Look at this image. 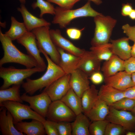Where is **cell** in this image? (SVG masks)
I'll use <instances>...</instances> for the list:
<instances>
[{
	"mask_svg": "<svg viewBox=\"0 0 135 135\" xmlns=\"http://www.w3.org/2000/svg\"><path fill=\"white\" fill-rule=\"evenodd\" d=\"M48 63L46 70L40 77L35 80L29 78L22 83V88L25 93L32 96L37 91L45 88L65 74L60 66L53 62L48 56L43 52Z\"/></svg>",
	"mask_w": 135,
	"mask_h": 135,
	"instance_id": "6da1fadb",
	"label": "cell"
},
{
	"mask_svg": "<svg viewBox=\"0 0 135 135\" xmlns=\"http://www.w3.org/2000/svg\"><path fill=\"white\" fill-rule=\"evenodd\" d=\"M0 40L4 54L0 60V66L7 63H14L23 65L27 68L39 67L33 58L20 51L13 43L12 40L2 33L1 29Z\"/></svg>",
	"mask_w": 135,
	"mask_h": 135,
	"instance_id": "7a4b0ae2",
	"label": "cell"
},
{
	"mask_svg": "<svg viewBox=\"0 0 135 135\" xmlns=\"http://www.w3.org/2000/svg\"><path fill=\"white\" fill-rule=\"evenodd\" d=\"M102 14L97 12L91 6L90 1H88L83 6L74 10L67 9L59 6L55 8L54 16L52 23L58 24L62 28H66L71 21L76 18L83 17H94Z\"/></svg>",
	"mask_w": 135,
	"mask_h": 135,
	"instance_id": "3957f363",
	"label": "cell"
},
{
	"mask_svg": "<svg viewBox=\"0 0 135 135\" xmlns=\"http://www.w3.org/2000/svg\"><path fill=\"white\" fill-rule=\"evenodd\" d=\"M44 71L43 69L39 67L18 69L13 66L7 68L0 66V77L3 80L0 90L8 88L12 85H22L25 79L36 73Z\"/></svg>",
	"mask_w": 135,
	"mask_h": 135,
	"instance_id": "277c9868",
	"label": "cell"
},
{
	"mask_svg": "<svg viewBox=\"0 0 135 135\" xmlns=\"http://www.w3.org/2000/svg\"><path fill=\"white\" fill-rule=\"evenodd\" d=\"M94 21L95 28L94 36L91 42L92 46L108 43L116 20L102 14L94 17Z\"/></svg>",
	"mask_w": 135,
	"mask_h": 135,
	"instance_id": "5b68a950",
	"label": "cell"
},
{
	"mask_svg": "<svg viewBox=\"0 0 135 135\" xmlns=\"http://www.w3.org/2000/svg\"><path fill=\"white\" fill-rule=\"evenodd\" d=\"M50 26H43L33 30L32 32L35 35L38 47L40 51L43 52L51 60L58 65L60 55L50 36Z\"/></svg>",
	"mask_w": 135,
	"mask_h": 135,
	"instance_id": "8992f818",
	"label": "cell"
},
{
	"mask_svg": "<svg viewBox=\"0 0 135 135\" xmlns=\"http://www.w3.org/2000/svg\"><path fill=\"white\" fill-rule=\"evenodd\" d=\"M16 102L6 101L2 102L0 106H4L10 113L14 124L26 119H35L42 123L45 118L34 111L28 105Z\"/></svg>",
	"mask_w": 135,
	"mask_h": 135,
	"instance_id": "52a82bcc",
	"label": "cell"
},
{
	"mask_svg": "<svg viewBox=\"0 0 135 135\" xmlns=\"http://www.w3.org/2000/svg\"><path fill=\"white\" fill-rule=\"evenodd\" d=\"M76 115L60 100L52 101L50 105L46 118L47 119L55 122H72Z\"/></svg>",
	"mask_w": 135,
	"mask_h": 135,
	"instance_id": "ba28073f",
	"label": "cell"
},
{
	"mask_svg": "<svg viewBox=\"0 0 135 135\" xmlns=\"http://www.w3.org/2000/svg\"><path fill=\"white\" fill-rule=\"evenodd\" d=\"M26 93L21 96L23 101L28 103L30 106L34 111L45 118L49 107L52 101L50 96L44 90L40 94L33 96H29Z\"/></svg>",
	"mask_w": 135,
	"mask_h": 135,
	"instance_id": "9c48e42d",
	"label": "cell"
},
{
	"mask_svg": "<svg viewBox=\"0 0 135 135\" xmlns=\"http://www.w3.org/2000/svg\"><path fill=\"white\" fill-rule=\"evenodd\" d=\"M16 41L18 43L25 47L28 54L33 58L37 62L39 67L44 71L47 67L44 59L40 55L35 36L32 32L27 31Z\"/></svg>",
	"mask_w": 135,
	"mask_h": 135,
	"instance_id": "30bf717a",
	"label": "cell"
},
{
	"mask_svg": "<svg viewBox=\"0 0 135 135\" xmlns=\"http://www.w3.org/2000/svg\"><path fill=\"white\" fill-rule=\"evenodd\" d=\"M109 106V112L105 119L122 126L126 131L135 130V116L130 112L118 110Z\"/></svg>",
	"mask_w": 135,
	"mask_h": 135,
	"instance_id": "8fae6325",
	"label": "cell"
},
{
	"mask_svg": "<svg viewBox=\"0 0 135 135\" xmlns=\"http://www.w3.org/2000/svg\"><path fill=\"white\" fill-rule=\"evenodd\" d=\"M70 76V74H65L44 88L52 102L60 100L71 88Z\"/></svg>",
	"mask_w": 135,
	"mask_h": 135,
	"instance_id": "7c38bea8",
	"label": "cell"
},
{
	"mask_svg": "<svg viewBox=\"0 0 135 135\" xmlns=\"http://www.w3.org/2000/svg\"><path fill=\"white\" fill-rule=\"evenodd\" d=\"M51 38L56 48L62 49L67 52L80 57H81L85 50L75 46L70 41L64 37L60 30L58 29H50Z\"/></svg>",
	"mask_w": 135,
	"mask_h": 135,
	"instance_id": "4fadbf2b",
	"label": "cell"
},
{
	"mask_svg": "<svg viewBox=\"0 0 135 135\" xmlns=\"http://www.w3.org/2000/svg\"><path fill=\"white\" fill-rule=\"evenodd\" d=\"M101 61L92 52L85 50L80 57L77 68L90 76L94 73L100 71Z\"/></svg>",
	"mask_w": 135,
	"mask_h": 135,
	"instance_id": "5bb4252c",
	"label": "cell"
},
{
	"mask_svg": "<svg viewBox=\"0 0 135 135\" xmlns=\"http://www.w3.org/2000/svg\"><path fill=\"white\" fill-rule=\"evenodd\" d=\"M104 81L105 84L122 91L135 85L132 80L131 74L125 70L104 78Z\"/></svg>",
	"mask_w": 135,
	"mask_h": 135,
	"instance_id": "9a60e30c",
	"label": "cell"
},
{
	"mask_svg": "<svg viewBox=\"0 0 135 135\" xmlns=\"http://www.w3.org/2000/svg\"><path fill=\"white\" fill-rule=\"evenodd\" d=\"M88 77L78 68L70 74V84L71 88L81 98L83 93L90 86Z\"/></svg>",
	"mask_w": 135,
	"mask_h": 135,
	"instance_id": "2e32d148",
	"label": "cell"
},
{
	"mask_svg": "<svg viewBox=\"0 0 135 135\" xmlns=\"http://www.w3.org/2000/svg\"><path fill=\"white\" fill-rule=\"evenodd\" d=\"M18 10L22 14L24 22L28 31L31 32L35 28L43 26H50L51 24L42 18H38L28 11L24 4H21Z\"/></svg>",
	"mask_w": 135,
	"mask_h": 135,
	"instance_id": "e0dca14e",
	"label": "cell"
},
{
	"mask_svg": "<svg viewBox=\"0 0 135 135\" xmlns=\"http://www.w3.org/2000/svg\"><path fill=\"white\" fill-rule=\"evenodd\" d=\"M0 112V129L3 135H24L15 127L13 117L6 108L1 106Z\"/></svg>",
	"mask_w": 135,
	"mask_h": 135,
	"instance_id": "ac0fdd59",
	"label": "cell"
},
{
	"mask_svg": "<svg viewBox=\"0 0 135 135\" xmlns=\"http://www.w3.org/2000/svg\"><path fill=\"white\" fill-rule=\"evenodd\" d=\"M129 40L128 37H124L110 40L111 49L113 54L124 61L131 57L132 46L129 44Z\"/></svg>",
	"mask_w": 135,
	"mask_h": 135,
	"instance_id": "d6986e66",
	"label": "cell"
},
{
	"mask_svg": "<svg viewBox=\"0 0 135 135\" xmlns=\"http://www.w3.org/2000/svg\"><path fill=\"white\" fill-rule=\"evenodd\" d=\"M57 48L60 55L58 65L65 74H71L77 69L80 57L65 52L60 48Z\"/></svg>",
	"mask_w": 135,
	"mask_h": 135,
	"instance_id": "ffe728a7",
	"label": "cell"
},
{
	"mask_svg": "<svg viewBox=\"0 0 135 135\" xmlns=\"http://www.w3.org/2000/svg\"><path fill=\"white\" fill-rule=\"evenodd\" d=\"M18 131L27 135H44L46 132L43 123L35 119L30 122L22 121L14 124Z\"/></svg>",
	"mask_w": 135,
	"mask_h": 135,
	"instance_id": "44dd1931",
	"label": "cell"
},
{
	"mask_svg": "<svg viewBox=\"0 0 135 135\" xmlns=\"http://www.w3.org/2000/svg\"><path fill=\"white\" fill-rule=\"evenodd\" d=\"M98 96L109 106L125 97L124 91L118 90L105 84L100 87Z\"/></svg>",
	"mask_w": 135,
	"mask_h": 135,
	"instance_id": "7402d4cb",
	"label": "cell"
},
{
	"mask_svg": "<svg viewBox=\"0 0 135 135\" xmlns=\"http://www.w3.org/2000/svg\"><path fill=\"white\" fill-rule=\"evenodd\" d=\"M101 70L104 78L111 76L125 70L124 60L114 54L109 59L105 61Z\"/></svg>",
	"mask_w": 135,
	"mask_h": 135,
	"instance_id": "603a6c76",
	"label": "cell"
},
{
	"mask_svg": "<svg viewBox=\"0 0 135 135\" xmlns=\"http://www.w3.org/2000/svg\"><path fill=\"white\" fill-rule=\"evenodd\" d=\"M109 106L98 97L92 108L86 114L92 121L106 119L109 113Z\"/></svg>",
	"mask_w": 135,
	"mask_h": 135,
	"instance_id": "cb8c5ba5",
	"label": "cell"
},
{
	"mask_svg": "<svg viewBox=\"0 0 135 135\" xmlns=\"http://www.w3.org/2000/svg\"><path fill=\"white\" fill-rule=\"evenodd\" d=\"M90 119L83 112L76 115L71 124L72 135H90L89 128L91 123Z\"/></svg>",
	"mask_w": 135,
	"mask_h": 135,
	"instance_id": "d4e9b609",
	"label": "cell"
},
{
	"mask_svg": "<svg viewBox=\"0 0 135 135\" xmlns=\"http://www.w3.org/2000/svg\"><path fill=\"white\" fill-rule=\"evenodd\" d=\"M98 91L93 84L83 94L81 97L83 113L85 114L91 110L98 98Z\"/></svg>",
	"mask_w": 135,
	"mask_h": 135,
	"instance_id": "484cf974",
	"label": "cell"
},
{
	"mask_svg": "<svg viewBox=\"0 0 135 135\" xmlns=\"http://www.w3.org/2000/svg\"><path fill=\"white\" fill-rule=\"evenodd\" d=\"M77 115L83 112L81 98L71 88L60 100Z\"/></svg>",
	"mask_w": 135,
	"mask_h": 135,
	"instance_id": "4316f807",
	"label": "cell"
},
{
	"mask_svg": "<svg viewBox=\"0 0 135 135\" xmlns=\"http://www.w3.org/2000/svg\"><path fill=\"white\" fill-rule=\"evenodd\" d=\"M21 84L13 85L11 87L0 90V104L4 101H11L22 103L20 95V90Z\"/></svg>",
	"mask_w": 135,
	"mask_h": 135,
	"instance_id": "83f0119b",
	"label": "cell"
},
{
	"mask_svg": "<svg viewBox=\"0 0 135 135\" xmlns=\"http://www.w3.org/2000/svg\"><path fill=\"white\" fill-rule=\"evenodd\" d=\"M11 21L10 28L4 34L13 41L20 38L28 30L24 22H18L13 16L11 17Z\"/></svg>",
	"mask_w": 135,
	"mask_h": 135,
	"instance_id": "f1b7e54d",
	"label": "cell"
},
{
	"mask_svg": "<svg viewBox=\"0 0 135 135\" xmlns=\"http://www.w3.org/2000/svg\"><path fill=\"white\" fill-rule=\"evenodd\" d=\"M111 44L108 43L95 46L90 48L98 58L101 61L107 60L114 54L111 49Z\"/></svg>",
	"mask_w": 135,
	"mask_h": 135,
	"instance_id": "f546056e",
	"label": "cell"
},
{
	"mask_svg": "<svg viewBox=\"0 0 135 135\" xmlns=\"http://www.w3.org/2000/svg\"><path fill=\"white\" fill-rule=\"evenodd\" d=\"M31 6L33 9L38 8L40 10V16L42 18L44 14H49L54 15L55 8L50 3L44 0H36V2L33 3Z\"/></svg>",
	"mask_w": 135,
	"mask_h": 135,
	"instance_id": "4dcf8cb0",
	"label": "cell"
},
{
	"mask_svg": "<svg viewBox=\"0 0 135 135\" xmlns=\"http://www.w3.org/2000/svg\"><path fill=\"white\" fill-rule=\"evenodd\" d=\"M109 122L106 119L93 121L89 128L90 135H104L106 126Z\"/></svg>",
	"mask_w": 135,
	"mask_h": 135,
	"instance_id": "1f68e13d",
	"label": "cell"
},
{
	"mask_svg": "<svg viewBox=\"0 0 135 135\" xmlns=\"http://www.w3.org/2000/svg\"><path fill=\"white\" fill-rule=\"evenodd\" d=\"M135 106V100L124 97L111 105L116 109L130 111Z\"/></svg>",
	"mask_w": 135,
	"mask_h": 135,
	"instance_id": "d6a6232c",
	"label": "cell"
},
{
	"mask_svg": "<svg viewBox=\"0 0 135 135\" xmlns=\"http://www.w3.org/2000/svg\"><path fill=\"white\" fill-rule=\"evenodd\" d=\"M126 131L122 126L109 122L106 126L104 135H122L126 134Z\"/></svg>",
	"mask_w": 135,
	"mask_h": 135,
	"instance_id": "836d02e7",
	"label": "cell"
},
{
	"mask_svg": "<svg viewBox=\"0 0 135 135\" xmlns=\"http://www.w3.org/2000/svg\"><path fill=\"white\" fill-rule=\"evenodd\" d=\"M52 122L58 130L59 135H72V127L70 122Z\"/></svg>",
	"mask_w": 135,
	"mask_h": 135,
	"instance_id": "e575fe53",
	"label": "cell"
},
{
	"mask_svg": "<svg viewBox=\"0 0 135 135\" xmlns=\"http://www.w3.org/2000/svg\"><path fill=\"white\" fill-rule=\"evenodd\" d=\"M57 4L58 6L67 9H72L74 4L80 0H46Z\"/></svg>",
	"mask_w": 135,
	"mask_h": 135,
	"instance_id": "d590c367",
	"label": "cell"
},
{
	"mask_svg": "<svg viewBox=\"0 0 135 135\" xmlns=\"http://www.w3.org/2000/svg\"><path fill=\"white\" fill-rule=\"evenodd\" d=\"M43 123L47 135H59L58 130L52 121L47 119Z\"/></svg>",
	"mask_w": 135,
	"mask_h": 135,
	"instance_id": "8d00e7d4",
	"label": "cell"
},
{
	"mask_svg": "<svg viewBox=\"0 0 135 135\" xmlns=\"http://www.w3.org/2000/svg\"><path fill=\"white\" fill-rule=\"evenodd\" d=\"M84 28L81 29L76 28H68L66 30L67 35L70 39L73 40H78L80 39L82 35V32Z\"/></svg>",
	"mask_w": 135,
	"mask_h": 135,
	"instance_id": "74e56055",
	"label": "cell"
},
{
	"mask_svg": "<svg viewBox=\"0 0 135 135\" xmlns=\"http://www.w3.org/2000/svg\"><path fill=\"white\" fill-rule=\"evenodd\" d=\"M122 29L129 40L135 42V26L126 24L122 26Z\"/></svg>",
	"mask_w": 135,
	"mask_h": 135,
	"instance_id": "f35d334b",
	"label": "cell"
},
{
	"mask_svg": "<svg viewBox=\"0 0 135 135\" xmlns=\"http://www.w3.org/2000/svg\"><path fill=\"white\" fill-rule=\"evenodd\" d=\"M124 62L125 71L130 74L135 72V57H131Z\"/></svg>",
	"mask_w": 135,
	"mask_h": 135,
	"instance_id": "ab89813d",
	"label": "cell"
},
{
	"mask_svg": "<svg viewBox=\"0 0 135 135\" xmlns=\"http://www.w3.org/2000/svg\"><path fill=\"white\" fill-rule=\"evenodd\" d=\"M90 79L94 84H98L101 83L104 80V76L100 71L95 72L90 76Z\"/></svg>",
	"mask_w": 135,
	"mask_h": 135,
	"instance_id": "60d3db41",
	"label": "cell"
},
{
	"mask_svg": "<svg viewBox=\"0 0 135 135\" xmlns=\"http://www.w3.org/2000/svg\"><path fill=\"white\" fill-rule=\"evenodd\" d=\"M133 9L131 4L128 3L126 4H123L122 5L121 14L124 16H128Z\"/></svg>",
	"mask_w": 135,
	"mask_h": 135,
	"instance_id": "b9f144b4",
	"label": "cell"
},
{
	"mask_svg": "<svg viewBox=\"0 0 135 135\" xmlns=\"http://www.w3.org/2000/svg\"><path fill=\"white\" fill-rule=\"evenodd\" d=\"M124 91L125 97L135 100V85L128 88Z\"/></svg>",
	"mask_w": 135,
	"mask_h": 135,
	"instance_id": "7bdbcfd3",
	"label": "cell"
},
{
	"mask_svg": "<svg viewBox=\"0 0 135 135\" xmlns=\"http://www.w3.org/2000/svg\"><path fill=\"white\" fill-rule=\"evenodd\" d=\"M130 18L133 20H135V9H133L128 16Z\"/></svg>",
	"mask_w": 135,
	"mask_h": 135,
	"instance_id": "ee69618b",
	"label": "cell"
},
{
	"mask_svg": "<svg viewBox=\"0 0 135 135\" xmlns=\"http://www.w3.org/2000/svg\"><path fill=\"white\" fill-rule=\"evenodd\" d=\"M131 56V57H135V42H134V44L132 46Z\"/></svg>",
	"mask_w": 135,
	"mask_h": 135,
	"instance_id": "f6af8a7d",
	"label": "cell"
},
{
	"mask_svg": "<svg viewBox=\"0 0 135 135\" xmlns=\"http://www.w3.org/2000/svg\"><path fill=\"white\" fill-rule=\"evenodd\" d=\"M92 2L97 5H99L102 3V1L101 0H88Z\"/></svg>",
	"mask_w": 135,
	"mask_h": 135,
	"instance_id": "bcb514c9",
	"label": "cell"
},
{
	"mask_svg": "<svg viewBox=\"0 0 135 135\" xmlns=\"http://www.w3.org/2000/svg\"><path fill=\"white\" fill-rule=\"evenodd\" d=\"M125 134L126 135H135V130L134 131H128Z\"/></svg>",
	"mask_w": 135,
	"mask_h": 135,
	"instance_id": "7dc6e473",
	"label": "cell"
},
{
	"mask_svg": "<svg viewBox=\"0 0 135 135\" xmlns=\"http://www.w3.org/2000/svg\"><path fill=\"white\" fill-rule=\"evenodd\" d=\"M133 82L135 85V72L131 74Z\"/></svg>",
	"mask_w": 135,
	"mask_h": 135,
	"instance_id": "c3c4849f",
	"label": "cell"
},
{
	"mask_svg": "<svg viewBox=\"0 0 135 135\" xmlns=\"http://www.w3.org/2000/svg\"><path fill=\"white\" fill-rule=\"evenodd\" d=\"M130 112L132 114L135 116V106Z\"/></svg>",
	"mask_w": 135,
	"mask_h": 135,
	"instance_id": "681fc988",
	"label": "cell"
},
{
	"mask_svg": "<svg viewBox=\"0 0 135 135\" xmlns=\"http://www.w3.org/2000/svg\"><path fill=\"white\" fill-rule=\"evenodd\" d=\"M21 4H25L26 3V0H18Z\"/></svg>",
	"mask_w": 135,
	"mask_h": 135,
	"instance_id": "f907efd6",
	"label": "cell"
}]
</instances>
